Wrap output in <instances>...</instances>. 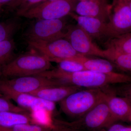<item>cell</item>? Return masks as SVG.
Wrapping results in <instances>:
<instances>
[{
  "label": "cell",
  "mask_w": 131,
  "mask_h": 131,
  "mask_svg": "<svg viewBox=\"0 0 131 131\" xmlns=\"http://www.w3.org/2000/svg\"><path fill=\"white\" fill-rule=\"evenodd\" d=\"M45 0H14L8 6L12 9H15L17 15L20 16L33 7L43 2Z\"/></svg>",
  "instance_id": "cell-22"
},
{
  "label": "cell",
  "mask_w": 131,
  "mask_h": 131,
  "mask_svg": "<svg viewBox=\"0 0 131 131\" xmlns=\"http://www.w3.org/2000/svg\"><path fill=\"white\" fill-rule=\"evenodd\" d=\"M51 62L42 54H27L13 59L1 68L4 79L37 75L50 70Z\"/></svg>",
  "instance_id": "cell-2"
},
{
  "label": "cell",
  "mask_w": 131,
  "mask_h": 131,
  "mask_svg": "<svg viewBox=\"0 0 131 131\" xmlns=\"http://www.w3.org/2000/svg\"><path fill=\"white\" fill-rule=\"evenodd\" d=\"M110 5L107 0L79 1L74 12L80 16L93 17L108 22Z\"/></svg>",
  "instance_id": "cell-12"
},
{
  "label": "cell",
  "mask_w": 131,
  "mask_h": 131,
  "mask_svg": "<svg viewBox=\"0 0 131 131\" xmlns=\"http://www.w3.org/2000/svg\"><path fill=\"white\" fill-rule=\"evenodd\" d=\"M74 19L77 25L82 28L93 38L103 39L110 38L108 22L93 17L80 16L72 13L69 14Z\"/></svg>",
  "instance_id": "cell-13"
},
{
  "label": "cell",
  "mask_w": 131,
  "mask_h": 131,
  "mask_svg": "<svg viewBox=\"0 0 131 131\" xmlns=\"http://www.w3.org/2000/svg\"><path fill=\"white\" fill-rule=\"evenodd\" d=\"M59 1V0H45L43 2H46V1H49V2L54 1Z\"/></svg>",
  "instance_id": "cell-29"
},
{
  "label": "cell",
  "mask_w": 131,
  "mask_h": 131,
  "mask_svg": "<svg viewBox=\"0 0 131 131\" xmlns=\"http://www.w3.org/2000/svg\"><path fill=\"white\" fill-rule=\"evenodd\" d=\"M104 59L112 62L116 68L131 72V54L118 53L104 50Z\"/></svg>",
  "instance_id": "cell-19"
},
{
  "label": "cell",
  "mask_w": 131,
  "mask_h": 131,
  "mask_svg": "<svg viewBox=\"0 0 131 131\" xmlns=\"http://www.w3.org/2000/svg\"><path fill=\"white\" fill-rule=\"evenodd\" d=\"M69 60L80 63L87 70L106 74L116 72L115 66L106 59L89 58L81 55Z\"/></svg>",
  "instance_id": "cell-16"
},
{
  "label": "cell",
  "mask_w": 131,
  "mask_h": 131,
  "mask_svg": "<svg viewBox=\"0 0 131 131\" xmlns=\"http://www.w3.org/2000/svg\"><path fill=\"white\" fill-rule=\"evenodd\" d=\"M61 123L66 128L75 130L101 131L115 122L109 111L105 95L99 103L83 116L73 122Z\"/></svg>",
  "instance_id": "cell-4"
},
{
  "label": "cell",
  "mask_w": 131,
  "mask_h": 131,
  "mask_svg": "<svg viewBox=\"0 0 131 131\" xmlns=\"http://www.w3.org/2000/svg\"><path fill=\"white\" fill-rule=\"evenodd\" d=\"M83 89L74 85H62L44 88L30 94L53 103H59L71 94Z\"/></svg>",
  "instance_id": "cell-15"
},
{
  "label": "cell",
  "mask_w": 131,
  "mask_h": 131,
  "mask_svg": "<svg viewBox=\"0 0 131 131\" xmlns=\"http://www.w3.org/2000/svg\"><path fill=\"white\" fill-rule=\"evenodd\" d=\"M106 131H131V126H126L120 124L114 123L106 128Z\"/></svg>",
  "instance_id": "cell-27"
},
{
  "label": "cell",
  "mask_w": 131,
  "mask_h": 131,
  "mask_svg": "<svg viewBox=\"0 0 131 131\" xmlns=\"http://www.w3.org/2000/svg\"><path fill=\"white\" fill-rule=\"evenodd\" d=\"M15 43L13 39L0 42V62L3 64L14 58Z\"/></svg>",
  "instance_id": "cell-20"
},
{
  "label": "cell",
  "mask_w": 131,
  "mask_h": 131,
  "mask_svg": "<svg viewBox=\"0 0 131 131\" xmlns=\"http://www.w3.org/2000/svg\"><path fill=\"white\" fill-rule=\"evenodd\" d=\"M27 41L30 47L46 57L51 62L57 63L81 55L76 51L70 42L66 39L50 42Z\"/></svg>",
  "instance_id": "cell-8"
},
{
  "label": "cell",
  "mask_w": 131,
  "mask_h": 131,
  "mask_svg": "<svg viewBox=\"0 0 131 131\" xmlns=\"http://www.w3.org/2000/svg\"><path fill=\"white\" fill-rule=\"evenodd\" d=\"M105 95L102 89H81L59 102V108L66 115L77 119L94 107Z\"/></svg>",
  "instance_id": "cell-3"
},
{
  "label": "cell",
  "mask_w": 131,
  "mask_h": 131,
  "mask_svg": "<svg viewBox=\"0 0 131 131\" xmlns=\"http://www.w3.org/2000/svg\"><path fill=\"white\" fill-rule=\"evenodd\" d=\"M0 94L11 99L19 106L31 111L43 110L52 113L56 108L55 103L29 94L20 93L0 86Z\"/></svg>",
  "instance_id": "cell-11"
},
{
  "label": "cell",
  "mask_w": 131,
  "mask_h": 131,
  "mask_svg": "<svg viewBox=\"0 0 131 131\" xmlns=\"http://www.w3.org/2000/svg\"><path fill=\"white\" fill-rule=\"evenodd\" d=\"M107 24L110 38L131 32L129 0H113Z\"/></svg>",
  "instance_id": "cell-9"
},
{
  "label": "cell",
  "mask_w": 131,
  "mask_h": 131,
  "mask_svg": "<svg viewBox=\"0 0 131 131\" xmlns=\"http://www.w3.org/2000/svg\"><path fill=\"white\" fill-rule=\"evenodd\" d=\"M19 27L18 22L14 20L0 22V42L12 39Z\"/></svg>",
  "instance_id": "cell-21"
},
{
  "label": "cell",
  "mask_w": 131,
  "mask_h": 131,
  "mask_svg": "<svg viewBox=\"0 0 131 131\" xmlns=\"http://www.w3.org/2000/svg\"><path fill=\"white\" fill-rule=\"evenodd\" d=\"M14 1V0H0V4L8 5Z\"/></svg>",
  "instance_id": "cell-28"
},
{
  "label": "cell",
  "mask_w": 131,
  "mask_h": 131,
  "mask_svg": "<svg viewBox=\"0 0 131 131\" xmlns=\"http://www.w3.org/2000/svg\"><path fill=\"white\" fill-rule=\"evenodd\" d=\"M105 92L106 101L114 122L118 121H129L131 115L130 102L125 97L117 96L110 92Z\"/></svg>",
  "instance_id": "cell-14"
},
{
  "label": "cell",
  "mask_w": 131,
  "mask_h": 131,
  "mask_svg": "<svg viewBox=\"0 0 131 131\" xmlns=\"http://www.w3.org/2000/svg\"><path fill=\"white\" fill-rule=\"evenodd\" d=\"M43 76L58 79L69 85L82 88H103L113 84L131 83V76L118 73H103L85 70L73 73L61 72L56 69L41 73Z\"/></svg>",
  "instance_id": "cell-1"
},
{
  "label": "cell",
  "mask_w": 131,
  "mask_h": 131,
  "mask_svg": "<svg viewBox=\"0 0 131 131\" xmlns=\"http://www.w3.org/2000/svg\"><path fill=\"white\" fill-rule=\"evenodd\" d=\"M28 110L12 103L9 99L5 97H0V112L10 111L14 112L27 113Z\"/></svg>",
  "instance_id": "cell-25"
},
{
  "label": "cell",
  "mask_w": 131,
  "mask_h": 131,
  "mask_svg": "<svg viewBox=\"0 0 131 131\" xmlns=\"http://www.w3.org/2000/svg\"><path fill=\"white\" fill-rule=\"evenodd\" d=\"M79 1H88V0H78Z\"/></svg>",
  "instance_id": "cell-34"
},
{
  "label": "cell",
  "mask_w": 131,
  "mask_h": 131,
  "mask_svg": "<svg viewBox=\"0 0 131 131\" xmlns=\"http://www.w3.org/2000/svg\"><path fill=\"white\" fill-rule=\"evenodd\" d=\"M3 65H4V64H3L1 62H0V68H1Z\"/></svg>",
  "instance_id": "cell-31"
},
{
  "label": "cell",
  "mask_w": 131,
  "mask_h": 131,
  "mask_svg": "<svg viewBox=\"0 0 131 131\" xmlns=\"http://www.w3.org/2000/svg\"><path fill=\"white\" fill-rule=\"evenodd\" d=\"M129 3H130V7L131 9V0H129Z\"/></svg>",
  "instance_id": "cell-32"
},
{
  "label": "cell",
  "mask_w": 131,
  "mask_h": 131,
  "mask_svg": "<svg viewBox=\"0 0 131 131\" xmlns=\"http://www.w3.org/2000/svg\"><path fill=\"white\" fill-rule=\"evenodd\" d=\"M64 85L68 84L58 79L49 78L39 75L0 80V86L20 93L30 94L47 87Z\"/></svg>",
  "instance_id": "cell-7"
},
{
  "label": "cell",
  "mask_w": 131,
  "mask_h": 131,
  "mask_svg": "<svg viewBox=\"0 0 131 131\" xmlns=\"http://www.w3.org/2000/svg\"><path fill=\"white\" fill-rule=\"evenodd\" d=\"M3 5H2V4H0V13H1L2 9V7Z\"/></svg>",
  "instance_id": "cell-30"
},
{
  "label": "cell",
  "mask_w": 131,
  "mask_h": 131,
  "mask_svg": "<svg viewBox=\"0 0 131 131\" xmlns=\"http://www.w3.org/2000/svg\"><path fill=\"white\" fill-rule=\"evenodd\" d=\"M78 0L46 1L36 5L20 16L37 19H61L74 12Z\"/></svg>",
  "instance_id": "cell-5"
},
{
  "label": "cell",
  "mask_w": 131,
  "mask_h": 131,
  "mask_svg": "<svg viewBox=\"0 0 131 131\" xmlns=\"http://www.w3.org/2000/svg\"><path fill=\"white\" fill-rule=\"evenodd\" d=\"M68 27L62 19H38L30 26L25 35L27 41L50 42L64 38Z\"/></svg>",
  "instance_id": "cell-6"
},
{
  "label": "cell",
  "mask_w": 131,
  "mask_h": 131,
  "mask_svg": "<svg viewBox=\"0 0 131 131\" xmlns=\"http://www.w3.org/2000/svg\"><path fill=\"white\" fill-rule=\"evenodd\" d=\"M50 127L39 124H19L9 127H0V131H48Z\"/></svg>",
  "instance_id": "cell-24"
},
{
  "label": "cell",
  "mask_w": 131,
  "mask_h": 131,
  "mask_svg": "<svg viewBox=\"0 0 131 131\" xmlns=\"http://www.w3.org/2000/svg\"><path fill=\"white\" fill-rule=\"evenodd\" d=\"M57 68L56 69L61 72L73 73L87 70L80 63L70 60H63L57 63Z\"/></svg>",
  "instance_id": "cell-23"
},
{
  "label": "cell",
  "mask_w": 131,
  "mask_h": 131,
  "mask_svg": "<svg viewBox=\"0 0 131 131\" xmlns=\"http://www.w3.org/2000/svg\"><path fill=\"white\" fill-rule=\"evenodd\" d=\"M129 121L131 122V115L130 117V119H129Z\"/></svg>",
  "instance_id": "cell-33"
},
{
  "label": "cell",
  "mask_w": 131,
  "mask_h": 131,
  "mask_svg": "<svg viewBox=\"0 0 131 131\" xmlns=\"http://www.w3.org/2000/svg\"><path fill=\"white\" fill-rule=\"evenodd\" d=\"M105 44L106 49L110 51L131 54V32L110 38Z\"/></svg>",
  "instance_id": "cell-17"
},
{
  "label": "cell",
  "mask_w": 131,
  "mask_h": 131,
  "mask_svg": "<svg viewBox=\"0 0 131 131\" xmlns=\"http://www.w3.org/2000/svg\"><path fill=\"white\" fill-rule=\"evenodd\" d=\"M125 84L118 88L110 85L108 87V90L116 95H122L123 97L128 99L131 103V83H125Z\"/></svg>",
  "instance_id": "cell-26"
},
{
  "label": "cell",
  "mask_w": 131,
  "mask_h": 131,
  "mask_svg": "<svg viewBox=\"0 0 131 131\" xmlns=\"http://www.w3.org/2000/svg\"><path fill=\"white\" fill-rule=\"evenodd\" d=\"M33 118L28 114L3 111L0 112V127H9L21 124H31Z\"/></svg>",
  "instance_id": "cell-18"
},
{
  "label": "cell",
  "mask_w": 131,
  "mask_h": 131,
  "mask_svg": "<svg viewBox=\"0 0 131 131\" xmlns=\"http://www.w3.org/2000/svg\"><path fill=\"white\" fill-rule=\"evenodd\" d=\"M64 38L70 42L79 54L85 56H95L104 58V50L94 43L90 36L77 24L68 27Z\"/></svg>",
  "instance_id": "cell-10"
}]
</instances>
